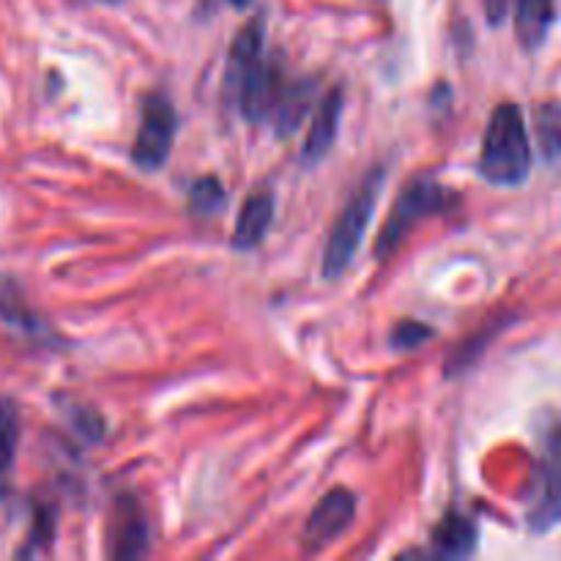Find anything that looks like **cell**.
Here are the masks:
<instances>
[{"mask_svg": "<svg viewBox=\"0 0 561 561\" xmlns=\"http://www.w3.org/2000/svg\"><path fill=\"white\" fill-rule=\"evenodd\" d=\"M477 170L493 186H520L529 179L531 146L518 104L504 102L493 110Z\"/></svg>", "mask_w": 561, "mask_h": 561, "instance_id": "6da1fadb", "label": "cell"}, {"mask_svg": "<svg viewBox=\"0 0 561 561\" xmlns=\"http://www.w3.org/2000/svg\"><path fill=\"white\" fill-rule=\"evenodd\" d=\"M383 181H387V173H383L381 168L373 170V173L362 181L359 190L354 192V197L345 203L343 214H340L337 222L332 225L327 250H323V279H337L340 274L354 263L356 250H359L362 239H365V230L367 225H370L373 211H376L378 197H381Z\"/></svg>", "mask_w": 561, "mask_h": 561, "instance_id": "7a4b0ae2", "label": "cell"}, {"mask_svg": "<svg viewBox=\"0 0 561 561\" xmlns=\"http://www.w3.org/2000/svg\"><path fill=\"white\" fill-rule=\"evenodd\" d=\"M458 203L449 186H444L442 181H436L433 175H416L409 184L400 190L398 201H394L392 214L383 222L381 233L376 239V255L381 261H387L389 255L398 252V247L403 244L405 236L411 233L414 225H420L422 219L433 217V214H444L447 208H453Z\"/></svg>", "mask_w": 561, "mask_h": 561, "instance_id": "3957f363", "label": "cell"}, {"mask_svg": "<svg viewBox=\"0 0 561 561\" xmlns=\"http://www.w3.org/2000/svg\"><path fill=\"white\" fill-rule=\"evenodd\" d=\"M526 524L535 535L557 529L561 524V420L553 416L540 433V460L531 482Z\"/></svg>", "mask_w": 561, "mask_h": 561, "instance_id": "277c9868", "label": "cell"}, {"mask_svg": "<svg viewBox=\"0 0 561 561\" xmlns=\"http://www.w3.org/2000/svg\"><path fill=\"white\" fill-rule=\"evenodd\" d=\"M175 129H179V115L164 93H148L142 102L140 129H137L131 159L140 170H159L170 157Z\"/></svg>", "mask_w": 561, "mask_h": 561, "instance_id": "5b68a950", "label": "cell"}, {"mask_svg": "<svg viewBox=\"0 0 561 561\" xmlns=\"http://www.w3.org/2000/svg\"><path fill=\"white\" fill-rule=\"evenodd\" d=\"M356 515V496L345 488H334L329 491L321 502L316 504V510L307 518L305 531H301V546L307 551H321V548L332 546L334 540H340L345 529L354 524Z\"/></svg>", "mask_w": 561, "mask_h": 561, "instance_id": "8992f818", "label": "cell"}, {"mask_svg": "<svg viewBox=\"0 0 561 561\" xmlns=\"http://www.w3.org/2000/svg\"><path fill=\"white\" fill-rule=\"evenodd\" d=\"M148 551V524L131 496H121L110 518V557L137 559Z\"/></svg>", "mask_w": 561, "mask_h": 561, "instance_id": "52a82bcc", "label": "cell"}, {"mask_svg": "<svg viewBox=\"0 0 561 561\" xmlns=\"http://www.w3.org/2000/svg\"><path fill=\"white\" fill-rule=\"evenodd\" d=\"M340 115H343V91H340V88H332V91L321 99L316 115H312V124L305 137V148H301V162L316 168V164L332 151L334 137H337L340 129Z\"/></svg>", "mask_w": 561, "mask_h": 561, "instance_id": "ba28073f", "label": "cell"}, {"mask_svg": "<svg viewBox=\"0 0 561 561\" xmlns=\"http://www.w3.org/2000/svg\"><path fill=\"white\" fill-rule=\"evenodd\" d=\"M274 219V195L272 192H255L252 197H247L244 206H241L239 219H236L233 230V247L241 252H250L255 247L263 244L268 228H272Z\"/></svg>", "mask_w": 561, "mask_h": 561, "instance_id": "9c48e42d", "label": "cell"}, {"mask_svg": "<svg viewBox=\"0 0 561 561\" xmlns=\"http://www.w3.org/2000/svg\"><path fill=\"white\" fill-rule=\"evenodd\" d=\"M557 20V0H515V33L526 53H537L546 44Z\"/></svg>", "mask_w": 561, "mask_h": 561, "instance_id": "30bf717a", "label": "cell"}, {"mask_svg": "<svg viewBox=\"0 0 561 561\" xmlns=\"http://www.w3.org/2000/svg\"><path fill=\"white\" fill-rule=\"evenodd\" d=\"M480 531L463 513H447L442 524L433 529V553L438 559H466L477 551Z\"/></svg>", "mask_w": 561, "mask_h": 561, "instance_id": "8fae6325", "label": "cell"}, {"mask_svg": "<svg viewBox=\"0 0 561 561\" xmlns=\"http://www.w3.org/2000/svg\"><path fill=\"white\" fill-rule=\"evenodd\" d=\"M312 91H316L312 82H288V85H285L283 96H279L277 102V110H274L272 115V124L274 129H277V135L288 137L299 129L301 118H305L307 110H310Z\"/></svg>", "mask_w": 561, "mask_h": 561, "instance_id": "7c38bea8", "label": "cell"}, {"mask_svg": "<svg viewBox=\"0 0 561 561\" xmlns=\"http://www.w3.org/2000/svg\"><path fill=\"white\" fill-rule=\"evenodd\" d=\"M535 131L540 157L551 168H561V104L540 102L535 107Z\"/></svg>", "mask_w": 561, "mask_h": 561, "instance_id": "4fadbf2b", "label": "cell"}, {"mask_svg": "<svg viewBox=\"0 0 561 561\" xmlns=\"http://www.w3.org/2000/svg\"><path fill=\"white\" fill-rule=\"evenodd\" d=\"M228 195H225V186L217 175H203L195 184L190 186V195H186V206H190V214L195 217H211L219 208L225 206Z\"/></svg>", "mask_w": 561, "mask_h": 561, "instance_id": "5bb4252c", "label": "cell"}, {"mask_svg": "<svg viewBox=\"0 0 561 561\" xmlns=\"http://www.w3.org/2000/svg\"><path fill=\"white\" fill-rule=\"evenodd\" d=\"M20 444V411L11 398H0V474L14 466Z\"/></svg>", "mask_w": 561, "mask_h": 561, "instance_id": "9a60e30c", "label": "cell"}, {"mask_svg": "<svg viewBox=\"0 0 561 561\" xmlns=\"http://www.w3.org/2000/svg\"><path fill=\"white\" fill-rule=\"evenodd\" d=\"M0 318L11 327H20L25 332L36 329V321H33L31 310L22 301V294L16 290V285L11 279H0Z\"/></svg>", "mask_w": 561, "mask_h": 561, "instance_id": "2e32d148", "label": "cell"}, {"mask_svg": "<svg viewBox=\"0 0 561 561\" xmlns=\"http://www.w3.org/2000/svg\"><path fill=\"white\" fill-rule=\"evenodd\" d=\"M433 329L425 327V323L420 321H403L394 327L392 332V348L394 351H414L420 348V345H425L427 340L433 337Z\"/></svg>", "mask_w": 561, "mask_h": 561, "instance_id": "e0dca14e", "label": "cell"}, {"mask_svg": "<svg viewBox=\"0 0 561 561\" xmlns=\"http://www.w3.org/2000/svg\"><path fill=\"white\" fill-rule=\"evenodd\" d=\"M482 3H485L488 22H491V25H502V22L507 20L513 0H482Z\"/></svg>", "mask_w": 561, "mask_h": 561, "instance_id": "ac0fdd59", "label": "cell"}, {"mask_svg": "<svg viewBox=\"0 0 561 561\" xmlns=\"http://www.w3.org/2000/svg\"><path fill=\"white\" fill-rule=\"evenodd\" d=\"M228 3H230V5H236V9H244V5L250 3V0H228Z\"/></svg>", "mask_w": 561, "mask_h": 561, "instance_id": "d6986e66", "label": "cell"}]
</instances>
